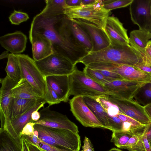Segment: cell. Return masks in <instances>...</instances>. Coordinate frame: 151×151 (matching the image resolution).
Listing matches in <instances>:
<instances>
[{"label":"cell","instance_id":"6da1fadb","mask_svg":"<svg viewBox=\"0 0 151 151\" xmlns=\"http://www.w3.org/2000/svg\"><path fill=\"white\" fill-rule=\"evenodd\" d=\"M65 14L51 15L41 12L33 18L29 33L43 35L52 44L54 52L61 55L75 65L88 53L76 42Z\"/></svg>","mask_w":151,"mask_h":151},{"label":"cell","instance_id":"7a4b0ae2","mask_svg":"<svg viewBox=\"0 0 151 151\" xmlns=\"http://www.w3.org/2000/svg\"><path fill=\"white\" fill-rule=\"evenodd\" d=\"M140 53L129 44L114 45L98 51L91 52L77 62L85 66L92 63L108 62L134 66L142 63Z\"/></svg>","mask_w":151,"mask_h":151},{"label":"cell","instance_id":"3957f363","mask_svg":"<svg viewBox=\"0 0 151 151\" xmlns=\"http://www.w3.org/2000/svg\"><path fill=\"white\" fill-rule=\"evenodd\" d=\"M34 127V134L45 143L58 148L79 151L81 143L78 133L36 124Z\"/></svg>","mask_w":151,"mask_h":151},{"label":"cell","instance_id":"277c9868","mask_svg":"<svg viewBox=\"0 0 151 151\" xmlns=\"http://www.w3.org/2000/svg\"><path fill=\"white\" fill-rule=\"evenodd\" d=\"M102 1L97 0L90 4L66 7L64 14L70 19L80 20L104 30L106 20L111 12L103 6Z\"/></svg>","mask_w":151,"mask_h":151},{"label":"cell","instance_id":"5b68a950","mask_svg":"<svg viewBox=\"0 0 151 151\" xmlns=\"http://www.w3.org/2000/svg\"><path fill=\"white\" fill-rule=\"evenodd\" d=\"M70 89L69 96H81L93 98L109 95L101 85L87 76L76 68L69 75Z\"/></svg>","mask_w":151,"mask_h":151},{"label":"cell","instance_id":"8992f818","mask_svg":"<svg viewBox=\"0 0 151 151\" xmlns=\"http://www.w3.org/2000/svg\"><path fill=\"white\" fill-rule=\"evenodd\" d=\"M35 61L45 77L52 75H69L76 68V65L69 59L55 52L43 59Z\"/></svg>","mask_w":151,"mask_h":151},{"label":"cell","instance_id":"52a82bcc","mask_svg":"<svg viewBox=\"0 0 151 151\" xmlns=\"http://www.w3.org/2000/svg\"><path fill=\"white\" fill-rule=\"evenodd\" d=\"M20 64L21 78L25 79L44 98L46 87L45 78L35 61L28 55L16 54Z\"/></svg>","mask_w":151,"mask_h":151},{"label":"cell","instance_id":"ba28073f","mask_svg":"<svg viewBox=\"0 0 151 151\" xmlns=\"http://www.w3.org/2000/svg\"><path fill=\"white\" fill-rule=\"evenodd\" d=\"M87 66L95 70H108L115 73L124 79L142 82H151V75L134 66L108 62L90 63Z\"/></svg>","mask_w":151,"mask_h":151},{"label":"cell","instance_id":"9c48e42d","mask_svg":"<svg viewBox=\"0 0 151 151\" xmlns=\"http://www.w3.org/2000/svg\"><path fill=\"white\" fill-rule=\"evenodd\" d=\"M70 110L76 119L86 127L104 128L81 96H74L69 100Z\"/></svg>","mask_w":151,"mask_h":151},{"label":"cell","instance_id":"30bf717a","mask_svg":"<svg viewBox=\"0 0 151 151\" xmlns=\"http://www.w3.org/2000/svg\"><path fill=\"white\" fill-rule=\"evenodd\" d=\"M103 96L116 105L123 114L142 124L147 125L151 124V121L145 111L144 106L132 99H124L109 95Z\"/></svg>","mask_w":151,"mask_h":151},{"label":"cell","instance_id":"8fae6325","mask_svg":"<svg viewBox=\"0 0 151 151\" xmlns=\"http://www.w3.org/2000/svg\"><path fill=\"white\" fill-rule=\"evenodd\" d=\"M40 117L36 124L54 128L69 130L74 132H79L77 126L70 120L66 115L51 110L49 106L43 107L40 111Z\"/></svg>","mask_w":151,"mask_h":151},{"label":"cell","instance_id":"7c38bea8","mask_svg":"<svg viewBox=\"0 0 151 151\" xmlns=\"http://www.w3.org/2000/svg\"><path fill=\"white\" fill-rule=\"evenodd\" d=\"M46 103L44 98H42L36 104L24 113L6 121L1 128L6 131L18 142L22 144L21 133L27 124L33 121L31 116L32 113L43 107Z\"/></svg>","mask_w":151,"mask_h":151},{"label":"cell","instance_id":"4fadbf2b","mask_svg":"<svg viewBox=\"0 0 151 151\" xmlns=\"http://www.w3.org/2000/svg\"><path fill=\"white\" fill-rule=\"evenodd\" d=\"M147 82L122 79L108 82L103 86L108 91L109 95L130 100L133 99L138 89Z\"/></svg>","mask_w":151,"mask_h":151},{"label":"cell","instance_id":"5bb4252c","mask_svg":"<svg viewBox=\"0 0 151 151\" xmlns=\"http://www.w3.org/2000/svg\"><path fill=\"white\" fill-rule=\"evenodd\" d=\"M129 10L133 23L139 29L147 30L151 23V0H133Z\"/></svg>","mask_w":151,"mask_h":151},{"label":"cell","instance_id":"9a60e30c","mask_svg":"<svg viewBox=\"0 0 151 151\" xmlns=\"http://www.w3.org/2000/svg\"><path fill=\"white\" fill-rule=\"evenodd\" d=\"M104 30L108 36L111 44L124 45L129 44L127 30L116 17L109 16L107 18Z\"/></svg>","mask_w":151,"mask_h":151},{"label":"cell","instance_id":"2e32d148","mask_svg":"<svg viewBox=\"0 0 151 151\" xmlns=\"http://www.w3.org/2000/svg\"><path fill=\"white\" fill-rule=\"evenodd\" d=\"M72 19L82 27L90 38L93 45L91 52L101 50L111 44L110 40L104 30L92 24L80 20Z\"/></svg>","mask_w":151,"mask_h":151},{"label":"cell","instance_id":"e0dca14e","mask_svg":"<svg viewBox=\"0 0 151 151\" xmlns=\"http://www.w3.org/2000/svg\"><path fill=\"white\" fill-rule=\"evenodd\" d=\"M29 39L32 45V55L35 61L43 59L53 53L51 42L43 35L29 33Z\"/></svg>","mask_w":151,"mask_h":151},{"label":"cell","instance_id":"ac0fdd59","mask_svg":"<svg viewBox=\"0 0 151 151\" xmlns=\"http://www.w3.org/2000/svg\"><path fill=\"white\" fill-rule=\"evenodd\" d=\"M18 82L14 81L7 76L0 79L1 87L0 88V111L1 126L6 120L9 107L13 97L12 90Z\"/></svg>","mask_w":151,"mask_h":151},{"label":"cell","instance_id":"d6986e66","mask_svg":"<svg viewBox=\"0 0 151 151\" xmlns=\"http://www.w3.org/2000/svg\"><path fill=\"white\" fill-rule=\"evenodd\" d=\"M27 42L26 35L18 31L0 37L1 46L11 53L15 55L20 54L25 50Z\"/></svg>","mask_w":151,"mask_h":151},{"label":"cell","instance_id":"ffe728a7","mask_svg":"<svg viewBox=\"0 0 151 151\" xmlns=\"http://www.w3.org/2000/svg\"><path fill=\"white\" fill-rule=\"evenodd\" d=\"M45 78L46 82L55 92L61 101L68 102L70 89L69 75H52Z\"/></svg>","mask_w":151,"mask_h":151},{"label":"cell","instance_id":"44dd1931","mask_svg":"<svg viewBox=\"0 0 151 151\" xmlns=\"http://www.w3.org/2000/svg\"><path fill=\"white\" fill-rule=\"evenodd\" d=\"M42 98H43L37 99L13 97L10 105L7 118L4 123L7 121L13 119L24 113L36 104Z\"/></svg>","mask_w":151,"mask_h":151},{"label":"cell","instance_id":"7402d4cb","mask_svg":"<svg viewBox=\"0 0 151 151\" xmlns=\"http://www.w3.org/2000/svg\"><path fill=\"white\" fill-rule=\"evenodd\" d=\"M68 24L74 39L88 53L92 52L93 45L90 38L82 27L73 19L68 17Z\"/></svg>","mask_w":151,"mask_h":151},{"label":"cell","instance_id":"603a6c76","mask_svg":"<svg viewBox=\"0 0 151 151\" xmlns=\"http://www.w3.org/2000/svg\"><path fill=\"white\" fill-rule=\"evenodd\" d=\"M150 39L151 35L148 31L139 29L134 30L130 33L129 44L140 53L142 57Z\"/></svg>","mask_w":151,"mask_h":151},{"label":"cell","instance_id":"cb8c5ba5","mask_svg":"<svg viewBox=\"0 0 151 151\" xmlns=\"http://www.w3.org/2000/svg\"><path fill=\"white\" fill-rule=\"evenodd\" d=\"M12 92L13 97L15 98L37 99L43 98L23 78H21L12 89Z\"/></svg>","mask_w":151,"mask_h":151},{"label":"cell","instance_id":"d4e9b609","mask_svg":"<svg viewBox=\"0 0 151 151\" xmlns=\"http://www.w3.org/2000/svg\"><path fill=\"white\" fill-rule=\"evenodd\" d=\"M84 101L88 106L102 124L105 129L110 130L108 115L101 105L93 98L83 97Z\"/></svg>","mask_w":151,"mask_h":151},{"label":"cell","instance_id":"484cf974","mask_svg":"<svg viewBox=\"0 0 151 151\" xmlns=\"http://www.w3.org/2000/svg\"><path fill=\"white\" fill-rule=\"evenodd\" d=\"M0 151H22L18 142L6 131L0 129Z\"/></svg>","mask_w":151,"mask_h":151},{"label":"cell","instance_id":"4316f807","mask_svg":"<svg viewBox=\"0 0 151 151\" xmlns=\"http://www.w3.org/2000/svg\"><path fill=\"white\" fill-rule=\"evenodd\" d=\"M5 70L7 76L14 81L18 82L21 78L19 61L16 55L10 53L8 58Z\"/></svg>","mask_w":151,"mask_h":151},{"label":"cell","instance_id":"83f0119b","mask_svg":"<svg viewBox=\"0 0 151 151\" xmlns=\"http://www.w3.org/2000/svg\"><path fill=\"white\" fill-rule=\"evenodd\" d=\"M147 125L138 129L122 149L129 151H145L142 139V135Z\"/></svg>","mask_w":151,"mask_h":151},{"label":"cell","instance_id":"f1b7e54d","mask_svg":"<svg viewBox=\"0 0 151 151\" xmlns=\"http://www.w3.org/2000/svg\"><path fill=\"white\" fill-rule=\"evenodd\" d=\"M45 2L46 6L41 13L51 15L64 14L65 0H47Z\"/></svg>","mask_w":151,"mask_h":151},{"label":"cell","instance_id":"f546056e","mask_svg":"<svg viewBox=\"0 0 151 151\" xmlns=\"http://www.w3.org/2000/svg\"><path fill=\"white\" fill-rule=\"evenodd\" d=\"M133 98L136 102L143 106L151 104V82H147L141 87Z\"/></svg>","mask_w":151,"mask_h":151},{"label":"cell","instance_id":"4dcf8cb0","mask_svg":"<svg viewBox=\"0 0 151 151\" xmlns=\"http://www.w3.org/2000/svg\"><path fill=\"white\" fill-rule=\"evenodd\" d=\"M138 129L133 131H113L111 141L118 147L122 149Z\"/></svg>","mask_w":151,"mask_h":151},{"label":"cell","instance_id":"1f68e13d","mask_svg":"<svg viewBox=\"0 0 151 151\" xmlns=\"http://www.w3.org/2000/svg\"><path fill=\"white\" fill-rule=\"evenodd\" d=\"M93 98L99 103L109 115L114 116L122 113L116 105L106 99L103 96Z\"/></svg>","mask_w":151,"mask_h":151},{"label":"cell","instance_id":"d6a6232c","mask_svg":"<svg viewBox=\"0 0 151 151\" xmlns=\"http://www.w3.org/2000/svg\"><path fill=\"white\" fill-rule=\"evenodd\" d=\"M23 136L41 148L43 151H73L68 149L58 148L50 145L41 140L35 134L32 136Z\"/></svg>","mask_w":151,"mask_h":151},{"label":"cell","instance_id":"836d02e7","mask_svg":"<svg viewBox=\"0 0 151 151\" xmlns=\"http://www.w3.org/2000/svg\"><path fill=\"white\" fill-rule=\"evenodd\" d=\"M83 71L87 76L103 86L106 83L110 82L108 79L96 70L85 66Z\"/></svg>","mask_w":151,"mask_h":151},{"label":"cell","instance_id":"e575fe53","mask_svg":"<svg viewBox=\"0 0 151 151\" xmlns=\"http://www.w3.org/2000/svg\"><path fill=\"white\" fill-rule=\"evenodd\" d=\"M133 0H103V6L109 11L116 9L123 8L129 5Z\"/></svg>","mask_w":151,"mask_h":151},{"label":"cell","instance_id":"d590c367","mask_svg":"<svg viewBox=\"0 0 151 151\" xmlns=\"http://www.w3.org/2000/svg\"><path fill=\"white\" fill-rule=\"evenodd\" d=\"M44 98L49 106L58 104L61 101L56 93L47 83Z\"/></svg>","mask_w":151,"mask_h":151},{"label":"cell","instance_id":"8d00e7d4","mask_svg":"<svg viewBox=\"0 0 151 151\" xmlns=\"http://www.w3.org/2000/svg\"><path fill=\"white\" fill-rule=\"evenodd\" d=\"M29 19V17L27 13L15 10H14L9 17L11 23L15 25H19Z\"/></svg>","mask_w":151,"mask_h":151},{"label":"cell","instance_id":"74e56055","mask_svg":"<svg viewBox=\"0 0 151 151\" xmlns=\"http://www.w3.org/2000/svg\"><path fill=\"white\" fill-rule=\"evenodd\" d=\"M108 121L110 128V130L112 131V132L124 131V122L116 116H111L108 115Z\"/></svg>","mask_w":151,"mask_h":151},{"label":"cell","instance_id":"f35d334b","mask_svg":"<svg viewBox=\"0 0 151 151\" xmlns=\"http://www.w3.org/2000/svg\"><path fill=\"white\" fill-rule=\"evenodd\" d=\"M142 58V64L147 66H151V40L148 43Z\"/></svg>","mask_w":151,"mask_h":151},{"label":"cell","instance_id":"ab89813d","mask_svg":"<svg viewBox=\"0 0 151 151\" xmlns=\"http://www.w3.org/2000/svg\"><path fill=\"white\" fill-rule=\"evenodd\" d=\"M96 70L101 73L108 79L110 82L117 80L124 79L118 74L113 72L104 70Z\"/></svg>","mask_w":151,"mask_h":151},{"label":"cell","instance_id":"60d3db41","mask_svg":"<svg viewBox=\"0 0 151 151\" xmlns=\"http://www.w3.org/2000/svg\"><path fill=\"white\" fill-rule=\"evenodd\" d=\"M35 124L34 121L28 123L24 127L21 133V135L32 136L34 134V127Z\"/></svg>","mask_w":151,"mask_h":151},{"label":"cell","instance_id":"b9f144b4","mask_svg":"<svg viewBox=\"0 0 151 151\" xmlns=\"http://www.w3.org/2000/svg\"><path fill=\"white\" fill-rule=\"evenodd\" d=\"M147 126L148 125L146 126L142 134V139L145 151H151V146L146 135Z\"/></svg>","mask_w":151,"mask_h":151},{"label":"cell","instance_id":"7bdbcfd3","mask_svg":"<svg viewBox=\"0 0 151 151\" xmlns=\"http://www.w3.org/2000/svg\"><path fill=\"white\" fill-rule=\"evenodd\" d=\"M81 151H94L93 145L90 139L85 137L83 141V145Z\"/></svg>","mask_w":151,"mask_h":151},{"label":"cell","instance_id":"ee69618b","mask_svg":"<svg viewBox=\"0 0 151 151\" xmlns=\"http://www.w3.org/2000/svg\"><path fill=\"white\" fill-rule=\"evenodd\" d=\"M134 66L139 70L151 75V66H147L142 63L138 64Z\"/></svg>","mask_w":151,"mask_h":151},{"label":"cell","instance_id":"f6af8a7d","mask_svg":"<svg viewBox=\"0 0 151 151\" xmlns=\"http://www.w3.org/2000/svg\"><path fill=\"white\" fill-rule=\"evenodd\" d=\"M81 0H65L66 7H74L81 5Z\"/></svg>","mask_w":151,"mask_h":151},{"label":"cell","instance_id":"bcb514c9","mask_svg":"<svg viewBox=\"0 0 151 151\" xmlns=\"http://www.w3.org/2000/svg\"><path fill=\"white\" fill-rule=\"evenodd\" d=\"M27 142L29 151H43L41 148L25 138Z\"/></svg>","mask_w":151,"mask_h":151},{"label":"cell","instance_id":"7dc6e473","mask_svg":"<svg viewBox=\"0 0 151 151\" xmlns=\"http://www.w3.org/2000/svg\"><path fill=\"white\" fill-rule=\"evenodd\" d=\"M22 151H29L28 144L25 138L21 136Z\"/></svg>","mask_w":151,"mask_h":151},{"label":"cell","instance_id":"c3c4849f","mask_svg":"<svg viewBox=\"0 0 151 151\" xmlns=\"http://www.w3.org/2000/svg\"><path fill=\"white\" fill-rule=\"evenodd\" d=\"M31 118L32 120L36 122L38 120L40 117V114L38 110H36L32 112L31 114Z\"/></svg>","mask_w":151,"mask_h":151},{"label":"cell","instance_id":"681fc988","mask_svg":"<svg viewBox=\"0 0 151 151\" xmlns=\"http://www.w3.org/2000/svg\"><path fill=\"white\" fill-rule=\"evenodd\" d=\"M144 107L147 115L151 121V104Z\"/></svg>","mask_w":151,"mask_h":151},{"label":"cell","instance_id":"f907efd6","mask_svg":"<svg viewBox=\"0 0 151 151\" xmlns=\"http://www.w3.org/2000/svg\"><path fill=\"white\" fill-rule=\"evenodd\" d=\"M146 135L150 143L151 142V124L148 125Z\"/></svg>","mask_w":151,"mask_h":151},{"label":"cell","instance_id":"816d5d0a","mask_svg":"<svg viewBox=\"0 0 151 151\" xmlns=\"http://www.w3.org/2000/svg\"><path fill=\"white\" fill-rule=\"evenodd\" d=\"M97 0H81V5H87L94 3Z\"/></svg>","mask_w":151,"mask_h":151},{"label":"cell","instance_id":"f5cc1de1","mask_svg":"<svg viewBox=\"0 0 151 151\" xmlns=\"http://www.w3.org/2000/svg\"><path fill=\"white\" fill-rule=\"evenodd\" d=\"M8 52L7 50L3 52L0 56V59H1L4 58H8L9 55Z\"/></svg>","mask_w":151,"mask_h":151},{"label":"cell","instance_id":"db71d44e","mask_svg":"<svg viewBox=\"0 0 151 151\" xmlns=\"http://www.w3.org/2000/svg\"><path fill=\"white\" fill-rule=\"evenodd\" d=\"M107 151H123L121 150L116 148H113Z\"/></svg>","mask_w":151,"mask_h":151},{"label":"cell","instance_id":"11a10c76","mask_svg":"<svg viewBox=\"0 0 151 151\" xmlns=\"http://www.w3.org/2000/svg\"><path fill=\"white\" fill-rule=\"evenodd\" d=\"M147 30L150 32L151 36V23L149 26Z\"/></svg>","mask_w":151,"mask_h":151},{"label":"cell","instance_id":"9f6ffc18","mask_svg":"<svg viewBox=\"0 0 151 151\" xmlns=\"http://www.w3.org/2000/svg\"><path fill=\"white\" fill-rule=\"evenodd\" d=\"M150 146H151V142L150 143Z\"/></svg>","mask_w":151,"mask_h":151}]
</instances>
